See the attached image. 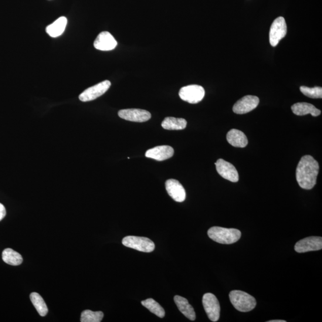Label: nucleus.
I'll list each match as a JSON object with an SVG mask.
<instances>
[{
    "label": "nucleus",
    "mask_w": 322,
    "mask_h": 322,
    "mask_svg": "<svg viewBox=\"0 0 322 322\" xmlns=\"http://www.w3.org/2000/svg\"><path fill=\"white\" fill-rule=\"evenodd\" d=\"M319 171V165L310 155L301 158L296 169V178L298 185L304 189H313L316 184Z\"/></svg>",
    "instance_id": "f257e3e1"
},
{
    "label": "nucleus",
    "mask_w": 322,
    "mask_h": 322,
    "mask_svg": "<svg viewBox=\"0 0 322 322\" xmlns=\"http://www.w3.org/2000/svg\"><path fill=\"white\" fill-rule=\"evenodd\" d=\"M208 235L210 239L216 242L232 244L238 241L241 237V232L236 229H227L214 226L208 230Z\"/></svg>",
    "instance_id": "f03ea898"
},
{
    "label": "nucleus",
    "mask_w": 322,
    "mask_h": 322,
    "mask_svg": "<svg viewBox=\"0 0 322 322\" xmlns=\"http://www.w3.org/2000/svg\"><path fill=\"white\" fill-rule=\"evenodd\" d=\"M229 298L233 307L241 312H248L256 306L255 298L242 291H231L229 294Z\"/></svg>",
    "instance_id": "7ed1b4c3"
},
{
    "label": "nucleus",
    "mask_w": 322,
    "mask_h": 322,
    "mask_svg": "<svg viewBox=\"0 0 322 322\" xmlns=\"http://www.w3.org/2000/svg\"><path fill=\"white\" fill-rule=\"evenodd\" d=\"M123 244L128 248H133L138 252L151 253L155 249V243L150 239L145 237L128 236L123 239Z\"/></svg>",
    "instance_id": "20e7f679"
},
{
    "label": "nucleus",
    "mask_w": 322,
    "mask_h": 322,
    "mask_svg": "<svg viewBox=\"0 0 322 322\" xmlns=\"http://www.w3.org/2000/svg\"><path fill=\"white\" fill-rule=\"evenodd\" d=\"M204 89L198 85H190L182 87L179 91V96L181 99L191 104L200 102L205 96Z\"/></svg>",
    "instance_id": "39448f33"
},
{
    "label": "nucleus",
    "mask_w": 322,
    "mask_h": 322,
    "mask_svg": "<svg viewBox=\"0 0 322 322\" xmlns=\"http://www.w3.org/2000/svg\"><path fill=\"white\" fill-rule=\"evenodd\" d=\"M202 304L209 319L212 321H218L220 314V306L218 298L211 293H206L203 295Z\"/></svg>",
    "instance_id": "423d86ee"
},
{
    "label": "nucleus",
    "mask_w": 322,
    "mask_h": 322,
    "mask_svg": "<svg viewBox=\"0 0 322 322\" xmlns=\"http://www.w3.org/2000/svg\"><path fill=\"white\" fill-rule=\"evenodd\" d=\"M287 26L283 17H279L274 20L270 27L269 41L271 46L276 47L280 41L287 35Z\"/></svg>",
    "instance_id": "0eeeda50"
},
{
    "label": "nucleus",
    "mask_w": 322,
    "mask_h": 322,
    "mask_svg": "<svg viewBox=\"0 0 322 322\" xmlns=\"http://www.w3.org/2000/svg\"><path fill=\"white\" fill-rule=\"evenodd\" d=\"M111 86V83L110 81H102V82L95 85L93 87L88 88L80 95L79 99L84 102L96 99L97 98L102 96L106 93L109 90Z\"/></svg>",
    "instance_id": "6e6552de"
},
{
    "label": "nucleus",
    "mask_w": 322,
    "mask_h": 322,
    "mask_svg": "<svg viewBox=\"0 0 322 322\" xmlns=\"http://www.w3.org/2000/svg\"><path fill=\"white\" fill-rule=\"evenodd\" d=\"M218 173L224 178L236 183L239 181L238 171L234 165L224 159H219L215 163Z\"/></svg>",
    "instance_id": "1a4fd4ad"
},
{
    "label": "nucleus",
    "mask_w": 322,
    "mask_h": 322,
    "mask_svg": "<svg viewBox=\"0 0 322 322\" xmlns=\"http://www.w3.org/2000/svg\"><path fill=\"white\" fill-rule=\"evenodd\" d=\"M322 248V238L318 236H310L301 239L295 245V251L298 253H304Z\"/></svg>",
    "instance_id": "9d476101"
},
{
    "label": "nucleus",
    "mask_w": 322,
    "mask_h": 322,
    "mask_svg": "<svg viewBox=\"0 0 322 322\" xmlns=\"http://www.w3.org/2000/svg\"><path fill=\"white\" fill-rule=\"evenodd\" d=\"M260 102L259 98L248 95L239 100L234 104L233 111L236 114H245L255 110Z\"/></svg>",
    "instance_id": "9b49d317"
},
{
    "label": "nucleus",
    "mask_w": 322,
    "mask_h": 322,
    "mask_svg": "<svg viewBox=\"0 0 322 322\" xmlns=\"http://www.w3.org/2000/svg\"><path fill=\"white\" fill-rule=\"evenodd\" d=\"M119 117L125 120L144 123L151 119V114L149 112L140 109H127L118 112Z\"/></svg>",
    "instance_id": "f8f14e48"
},
{
    "label": "nucleus",
    "mask_w": 322,
    "mask_h": 322,
    "mask_svg": "<svg viewBox=\"0 0 322 322\" xmlns=\"http://www.w3.org/2000/svg\"><path fill=\"white\" fill-rule=\"evenodd\" d=\"M165 188L169 196H171L175 201L182 202L186 199L185 189L177 180H168L165 183Z\"/></svg>",
    "instance_id": "ddd939ff"
},
{
    "label": "nucleus",
    "mask_w": 322,
    "mask_h": 322,
    "mask_svg": "<svg viewBox=\"0 0 322 322\" xmlns=\"http://www.w3.org/2000/svg\"><path fill=\"white\" fill-rule=\"evenodd\" d=\"M117 46V42L111 33L107 31L101 32L94 42L95 48L101 51H111Z\"/></svg>",
    "instance_id": "4468645a"
},
{
    "label": "nucleus",
    "mask_w": 322,
    "mask_h": 322,
    "mask_svg": "<svg viewBox=\"0 0 322 322\" xmlns=\"http://www.w3.org/2000/svg\"><path fill=\"white\" fill-rule=\"evenodd\" d=\"M174 153V149L169 146H159L149 149L146 152V157L162 161L170 158Z\"/></svg>",
    "instance_id": "2eb2a0df"
},
{
    "label": "nucleus",
    "mask_w": 322,
    "mask_h": 322,
    "mask_svg": "<svg viewBox=\"0 0 322 322\" xmlns=\"http://www.w3.org/2000/svg\"><path fill=\"white\" fill-rule=\"evenodd\" d=\"M227 140L229 144L236 148H245L248 144L246 135L236 129H232L228 132Z\"/></svg>",
    "instance_id": "dca6fc26"
},
{
    "label": "nucleus",
    "mask_w": 322,
    "mask_h": 322,
    "mask_svg": "<svg viewBox=\"0 0 322 322\" xmlns=\"http://www.w3.org/2000/svg\"><path fill=\"white\" fill-rule=\"evenodd\" d=\"M174 302L181 312L189 320L194 321L196 319V314L194 308L190 304L186 298L179 296L174 298Z\"/></svg>",
    "instance_id": "f3484780"
},
{
    "label": "nucleus",
    "mask_w": 322,
    "mask_h": 322,
    "mask_svg": "<svg viewBox=\"0 0 322 322\" xmlns=\"http://www.w3.org/2000/svg\"><path fill=\"white\" fill-rule=\"evenodd\" d=\"M293 113L298 116H303L311 114L313 117H317L321 114V111L317 109L313 104L306 102L297 103L291 107Z\"/></svg>",
    "instance_id": "a211bd4d"
},
{
    "label": "nucleus",
    "mask_w": 322,
    "mask_h": 322,
    "mask_svg": "<svg viewBox=\"0 0 322 322\" xmlns=\"http://www.w3.org/2000/svg\"><path fill=\"white\" fill-rule=\"evenodd\" d=\"M67 22V20L65 17H60L52 24L47 27L46 32L50 37H53V38L58 37L62 35L64 30H65Z\"/></svg>",
    "instance_id": "6ab92c4d"
},
{
    "label": "nucleus",
    "mask_w": 322,
    "mask_h": 322,
    "mask_svg": "<svg viewBox=\"0 0 322 322\" xmlns=\"http://www.w3.org/2000/svg\"><path fill=\"white\" fill-rule=\"evenodd\" d=\"M161 125L165 130H181L187 126V121L184 118L167 117L162 121Z\"/></svg>",
    "instance_id": "aec40b11"
},
{
    "label": "nucleus",
    "mask_w": 322,
    "mask_h": 322,
    "mask_svg": "<svg viewBox=\"0 0 322 322\" xmlns=\"http://www.w3.org/2000/svg\"><path fill=\"white\" fill-rule=\"evenodd\" d=\"M3 261L11 266H19L23 262L21 255L11 248H7L2 254Z\"/></svg>",
    "instance_id": "412c9836"
},
{
    "label": "nucleus",
    "mask_w": 322,
    "mask_h": 322,
    "mask_svg": "<svg viewBox=\"0 0 322 322\" xmlns=\"http://www.w3.org/2000/svg\"><path fill=\"white\" fill-rule=\"evenodd\" d=\"M30 299L40 316H46L48 313V308L42 296L38 293H32L30 295Z\"/></svg>",
    "instance_id": "4be33fe9"
},
{
    "label": "nucleus",
    "mask_w": 322,
    "mask_h": 322,
    "mask_svg": "<svg viewBox=\"0 0 322 322\" xmlns=\"http://www.w3.org/2000/svg\"><path fill=\"white\" fill-rule=\"evenodd\" d=\"M142 306L148 308L151 313L160 318H163L165 316V310L160 304L155 301L152 298L142 301L141 302Z\"/></svg>",
    "instance_id": "5701e85b"
},
{
    "label": "nucleus",
    "mask_w": 322,
    "mask_h": 322,
    "mask_svg": "<svg viewBox=\"0 0 322 322\" xmlns=\"http://www.w3.org/2000/svg\"><path fill=\"white\" fill-rule=\"evenodd\" d=\"M102 311H93L86 310L83 311L81 316V322H100L103 319Z\"/></svg>",
    "instance_id": "b1692460"
},
{
    "label": "nucleus",
    "mask_w": 322,
    "mask_h": 322,
    "mask_svg": "<svg viewBox=\"0 0 322 322\" xmlns=\"http://www.w3.org/2000/svg\"><path fill=\"white\" fill-rule=\"evenodd\" d=\"M300 91L305 96L312 98V99H321L322 89L320 87L310 88L306 86H301Z\"/></svg>",
    "instance_id": "393cba45"
},
{
    "label": "nucleus",
    "mask_w": 322,
    "mask_h": 322,
    "mask_svg": "<svg viewBox=\"0 0 322 322\" xmlns=\"http://www.w3.org/2000/svg\"><path fill=\"white\" fill-rule=\"evenodd\" d=\"M6 215V210L5 206L0 203V221L5 218Z\"/></svg>",
    "instance_id": "a878e982"
},
{
    "label": "nucleus",
    "mask_w": 322,
    "mask_h": 322,
    "mask_svg": "<svg viewBox=\"0 0 322 322\" xmlns=\"http://www.w3.org/2000/svg\"><path fill=\"white\" fill-rule=\"evenodd\" d=\"M268 322H286V320H272L268 321Z\"/></svg>",
    "instance_id": "bb28decb"
}]
</instances>
